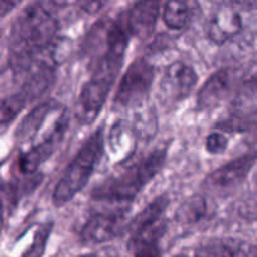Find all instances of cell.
<instances>
[{
	"mask_svg": "<svg viewBox=\"0 0 257 257\" xmlns=\"http://www.w3.org/2000/svg\"><path fill=\"white\" fill-rule=\"evenodd\" d=\"M58 35V20L42 3H33L20 12L10 34L9 63L18 73L25 72L47 52Z\"/></svg>",
	"mask_w": 257,
	"mask_h": 257,
	"instance_id": "1",
	"label": "cell"
},
{
	"mask_svg": "<svg viewBox=\"0 0 257 257\" xmlns=\"http://www.w3.org/2000/svg\"><path fill=\"white\" fill-rule=\"evenodd\" d=\"M166 156L167 151L165 148L152 151L138 162L98 185L92 193L93 198L118 203L132 201L160 172L165 165Z\"/></svg>",
	"mask_w": 257,
	"mask_h": 257,
	"instance_id": "2",
	"label": "cell"
},
{
	"mask_svg": "<svg viewBox=\"0 0 257 257\" xmlns=\"http://www.w3.org/2000/svg\"><path fill=\"white\" fill-rule=\"evenodd\" d=\"M104 150L103 131L97 130L89 136L79 152L65 168L53 192V203L57 207L70 202L89 181Z\"/></svg>",
	"mask_w": 257,
	"mask_h": 257,
	"instance_id": "3",
	"label": "cell"
},
{
	"mask_svg": "<svg viewBox=\"0 0 257 257\" xmlns=\"http://www.w3.org/2000/svg\"><path fill=\"white\" fill-rule=\"evenodd\" d=\"M122 64L123 60L112 57H102L95 62L92 77L83 85L78 98V117L84 123L93 122L99 114Z\"/></svg>",
	"mask_w": 257,
	"mask_h": 257,
	"instance_id": "4",
	"label": "cell"
},
{
	"mask_svg": "<svg viewBox=\"0 0 257 257\" xmlns=\"http://www.w3.org/2000/svg\"><path fill=\"white\" fill-rule=\"evenodd\" d=\"M155 82V67L147 59H136L128 67L114 95V107L133 109L147 100Z\"/></svg>",
	"mask_w": 257,
	"mask_h": 257,
	"instance_id": "5",
	"label": "cell"
},
{
	"mask_svg": "<svg viewBox=\"0 0 257 257\" xmlns=\"http://www.w3.org/2000/svg\"><path fill=\"white\" fill-rule=\"evenodd\" d=\"M168 198L166 196H160L155 198L150 205L146 206L128 225L127 230L130 232L131 250L146 243L158 242L161 236L165 232V223L162 218L167 208Z\"/></svg>",
	"mask_w": 257,
	"mask_h": 257,
	"instance_id": "6",
	"label": "cell"
},
{
	"mask_svg": "<svg viewBox=\"0 0 257 257\" xmlns=\"http://www.w3.org/2000/svg\"><path fill=\"white\" fill-rule=\"evenodd\" d=\"M256 161L257 153L255 152L246 153L230 161L206 177V187L218 193H226L235 190L246 180L255 166Z\"/></svg>",
	"mask_w": 257,
	"mask_h": 257,
	"instance_id": "7",
	"label": "cell"
},
{
	"mask_svg": "<svg viewBox=\"0 0 257 257\" xmlns=\"http://www.w3.org/2000/svg\"><path fill=\"white\" fill-rule=\"evenodd\" d=\"M198 75L191 65L175 62L168 65L162 74L160 88L162 98L168 103L186 99L197 85Z\"/></svg>",
	"mask_w": 257,
	"mask_h": 257,
	"instance_id": "8",
	"label": "cell"
},
{
	"mask_svg": "<svg viewBox=\"0 0 257 257\" xmlns=\"http://www.w3.org/2000/svg\"><path fill=\"white\" fill-rule=\"evenodd\" d=\"M240 73L233 68H223L213 73L197 94V105L201 109H213L227 98L235 94L238 88Z\"/></svg>",
	"mask_w": 257,
	"mask_h": 257,
	"instance_id": "9",
	"label": "cell"
},
{
	"mask_svg": "<svg viewBox=\"0 0 257 257\" xmlns=\"http://www.w3.org/2000/svg\"><path fill=\"white\" fill-rule=\"evenodd\" d=\"M255 118H257V73L241 83L236 89L227 125L245 127Z\"/></svg>",
	"mask_w": 257,
	"mask_h": 257,
	"instance_id": "10",
	"label": "cell"
},
{
	"mask_svg": "<svg viewBox=\"0 0 257 257\" xmlns=\"http://www.w3.org/2000/svg\"><path fill=\"white\" fill-rule=\"evenodd\" d=\"M124 228V215L122 212L97 213L83 226L82 240L85 243H104L117 237Z\"/></svg>",
	"mask_w": 257,
	"mask_h": 257,
	"instance_id": "11",
	"label": "cell"
},
{
	"mask_svg": "<svg viewBox=\"0 0 257 257\" xmlns=\"http://www.w3.org/2000/svg\"><path fill=\"white\" fill-rule=\"evenodd\" d=\"M162 0H138L128 12L124 27L130 37L146 39L155 30Z\"/></svg>",
	"mask_w": 257,
	"mask_h": 257,
	"instance_id": "12",
	"label": "cell"
},
{
	"mask_svg": "<svg viewBox=\"0 0 257 257\" xmlns=\"http://www.w3.org/2000/svg\"><path fill=\"white\" fill-rule=\"evenodd\" d=\"M242 29V19L237 8L231 5L221 7L208 23V37L216 44H223L237 35Z\"/></svg>",
	"mask_w": 257,
	"mask_h": 257,
	"instance_id": "13",
	"label": "cell"
},
{
	"mask_svg": "<svg viewBox=\"0 0 257 257\" xmlns=\"http://www.w3.org/2000/svg\"><path fill=\"white\" fill-rule=\"evenodd\" d=\"M191 15V0H167L163 5V22L170 29L181 30L186 28L190 23Z\"/></svg>",
	"mask_w": 257,
	"mask_h": 257,
	"instance_id": "14",
	"label": "cell"
},
{
	"mask_svg": "<svg viewBox=\"0 0 257 257\" xmlns=\"http://www.w3.org/2000/svg\"><path fill=\"white\" fill-rule=\"evenodd\" d=\"M28 103L27 98L20 92L0 99V135L14 122Z\"/></svg>",
	"mask_w": 257,
	"mask_h": 257,
	"instance_id": "15",
	"label": "cell"
},
{
	"mask_svg": "<svg viewBox=\"0 0 257 257\" xmlns=\"http://www.w3.org/2000/svg\"><path fill=\"white\" fill-rule=\"evenodd\" d=\"M207 213V202L202 197L188 198L177 211V220L183 223H193L205 217Z\"/></svg>",
	"mask_w": 257,
	"mask_h": 257,
	"instance_id": "16",
	"label": "cell"
},
{
	"mask_svg": "<svg viewBox=\"0 0 257 257\" xmlns=\"http://www.w3.org/2000/svg\"><path fill=\"white\" fill-rule=\"evenodd\" d=\"M195 257H236L235 251L225 243H207L196 251Z\"/></svg>",
	"mask_w": 257,
	"mask_h": 257,
	"instance_id": "17",
	"label": "cell"
},
{
	"mask_svg": "<svg viewBox=\"0 0 257 257\" xmlns=\"http://www.w3.org/2000/svg\"><path fill=\"white\" fill-rule=\"evenodd\" d=\"M228 146V138L221 132H212L206 138V150L212 155H220L226 151Z\"/></svg>",
	"mask_w": 257,
	"mask_h": 257,
	"instance_id": "18",
	"label": "cell"
},
{
	"mask_svg": "<svg viewBox=\"0 0 257 257\" xmlns=\"http://www.w3.org/2000/svg\"><path fill=\"white\" fill-rule=\"evenodd\" d=\"M80 9L87 14H97L104 8L108 0H77Z\"/></svg>",
	"mask_w": 257,
	"mask_h": 257,
	"instance_id": "19",
	"label": "cell"
},
{
	"mask_svg": "<svg viewBox=\"0 0 257 257\" xmlns=\"http://www.w3.org/2000/svg\"><path fill=\"white\" fill-rule=\"evenodd\" d=\"M47 236H48V230L47 228H44V230H43L42 232L38 235V240H35L32 250H30L29 253H28V257H39L40 256V252H42L43 247H44L45 240H47Z\"/></svg>",
	"mask_w": 257,
	"mask_h": 257,
	"instance_id": "20",
	"label": "cell"
},
{
	"mask_svg": "<svg viewBox=\"0 0 257 257\" xmlns=\"http://www.w3.org/2000/svg\"><path fill=\"white\" fill-rule=\"evenodd\" d=\"M135 252V257H161V250L158 247V243L142 246V247L137 248Z\"/></svg>",
	"mask_w": 257,
	"mask_h": 257,
	"instance_id": "21",
	"label": "cell"
},
{
	"mask_svg": "<svg viewBox=\"0 0 257 257\" xmlns=\"http://www.w3.org/2000/svg\"><path fill=\"white\" fill-rule=\"evenodd\" d=\"M233 251L236 257H257V245H241Z\"/></svg>",
	"mask_w": 257,
	"mask_h": 257,
	"instance_id": "22",
	"label": "cell"
},
{
	"mask_svg": "<svg viewBox=\"0 0 257 257\" xmlns=\"http://www.w3.org/2000/svg\"><path fill=\"white\" fill-rule=\"evenodd\" d=\"M22 0H0V18H4L5 15L9 14L14 8L20 4Z\"/></svg>",
	"mask_w": 257,
	"mask_h": 257,
	"instance_id": "23",
	"label": "cell"
},
{
	"mask_svg": "<svg viewBox=\"0 0 257 257\" xmlns=\"http://www.w3.org/2000/svg\"><path fill=\"white\" fill-rule=\"evenodd\" d=\"M256 3L257 0H232L231 4L237 9H252Z\"/></svg>",
	"mask_w": 257,
	"mask_h": 257,
	"instance_id": "24",
	"label": "cell"
},
{
	"mask_svg": "<svg viewBox=\"0 0 257 257\" xmlns=\"http://www.w3.org/2000/svg\"><path fill=\"white\" fill-rule=\"evenodd\" d=\"M78 257H117V255L113 253L110 250H102V251H97V252L85 253V255H80Z\"/></svg>",
	"mask_w": 257,
	"mask_h": 257,
	"instance_id": "25",
	"label": "cell"
},
{
	"mask_svg": "<svg viewBox=\"0 0 257 257\" xmlns=\"http://www.w3.org/2000/svg\"><path fill=\"white\" fill-rule=\"evenodd\" d=\"M252 140H253V142L257 143V124L255 125V128H253V136H252Z\"/></svg>",
	"mask_w": 257,
	"mask_h": 257,
	"instance_id": "26",
	"label": "cell"
},
{
	"mask_svg": "<svg viewBox=\"0 0 257 257\" xmlns=\"http://www.w3.org/2000/svg\"><path fill=\"white\" fill-rule=\"evenodd\" d=\"M54 3H55V4H58V5H63V4H65V3H67V0H54Z\"/></svg>",
	"mask_w": 257,
	"mask_h": 257,
	"instance_id": "27",
	"label": "cell"
},
{
	"mask_svg": "<svg viewBox=\"0 0 257 257\" xmlns=\"http://www.w3.org/2000/svg\"><path fill=\"white\" fill-rule=\"evenodd\" d=\"M176 257H185V256H176Z\"/></svg>",
	"mask_w": 257,
	"mask_h": 257,
	"instance_id": "28",
	"label": "cell"
}]
</instances>
